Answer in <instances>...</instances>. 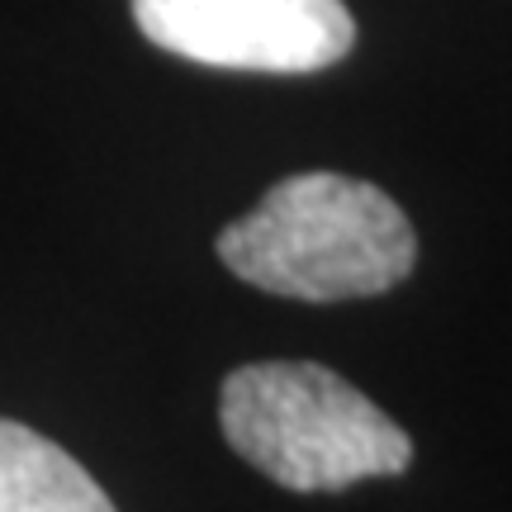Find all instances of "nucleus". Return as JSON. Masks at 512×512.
<instances>
[{
	"mask_svg": "<svg viewBox=\"0 0 512 512\" xmlns=\"http://www.w3.org/2000/svg\"><path fill=\"white\" fill-rule=\"evenodd\" d=\"M219 261L280 299L342 304L403 285L418 261V233L380 185L304 171L275 181L252 214L223 228Z\"/></svg>",
	"mask_w": 512,
	"mask_h": 512,
	"instance_id": "f257e3e1",
	"label": "nucleus"
},
{
	"mask_svg": "<svg viewBox=\"0 0 512 512\" xmlns=\"http://www.w3.org/2000/svg\"><path fill=\"white\" fill-rule=\"evenodd\" d=\"M219 422L247 465L294 494H337L413 465V441L399 422L313 361L233 370L219 394Z\"/></svg>",
	"mask_w": 512,
	"mask_h": 512,
	"instance_id": "f03ea898",
	"label": "nucleus"
},
{
	"mask_svg": "<svg viewBox=\"0 0 512 512\" xmlns=\"http://www.w3.org/2000/svg\"><path fill=\"white\" fill-rule=\"evenodd\" d=\"M133 19L147 43L219 72H323L356 43L342 0H133Z\"/></svg>",
	"mask_w": 512,
	"mask_h": 512,
	"instance_id": "7ed1b4c3",
	"label": "nucleus"
},
{
	"mask_svg": "<svg viewBox=\"0 0 512 512\" xmlns=\"http://www.w3.org/2000/svg\"><path fill=\"white\" fill-rule=\"evenodd\" d=\"M0 512H119L57 441L0 418Z\"/></svg>",
	"mask_w": 512,
	"mask_h": 512,
	"instance_id": "20e7f679",
	"label": "nucleus"
}]
</instances>
